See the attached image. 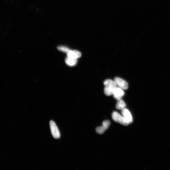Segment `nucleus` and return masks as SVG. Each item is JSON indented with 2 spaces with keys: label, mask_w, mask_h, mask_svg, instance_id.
Masks as SVG:
<instances>
[{
  "label": "nucleus",
  "mask_w": 170,
  "mask_h": 170,
  "mask_svg": "<svg viewBox=\"0 0 170 170\" xmlns=\"http://www.w3.org/2000/svg\"><path fill=\"white\" fill-rule=\"evenodd\" d=\"M114 81L117 85L123 90H127L128 88V83L125 80L117 77L115 79Z\"/></svg>",
  "instance_id": "5"
},
{
  "label": "nucleus",
  "mask_w": 170,
  "mask_h": 170,
  "mask_svg": "<svg viewBox=\"0 0 170 170\" xmlns=\"http://www.w3.org/2000/svg\"><path fill=\"white\" fill-rule=\"evenodd\" d=\"M77 59L67 57L65 60V62L67 65L70 66H75L77 63Z\"/></svg>",
  "instance_id": "10"
},
{
  "label": "nucleus",
  "mask_w": 170,
  "mask_h": 170,
  "mask_svg": "<svg viewBox=\"0 0 170 170\" xmlns=\"http://www.w3.org/2000/svg\"><path fill=\"white\" fill-rule=\"evenodd\" d=\"M58 49L60 51L66 53H68L71 50L68 47L63 46H59Z\"/></svg>",
  "instance_id": "11"
},
{
  "label": "nucleus",
  "mask_w": 170,
  "mask_h": 170,
  "mask_svg": "<svg viewBox=\"0 0 170 170\" xmlns=\"http://www.w3.org/2000/svg\"><path fill=\"white\" fill-rule=\"evenodd\" d=\"M112 119L114 121L118 123L124 125L128 126L129 123L123 116L120 115L117 112H114L112 113Z\"/></svg>",
  "instance_id": "2"
},
{
  "label": "nucleus",
  "mask_w": 170,
  "mask_h": 170,
  "mask_svg": "<svg viewBox=\"0 0 170 170\" xmlns=\"http://www.w3.org/2000/svg\"><path fill=\"white\" fill-rule=\"evenodd\" d=\"M81 53L76 50H70L67 53L68 57L73 59H77L80 57Z\"/></svg>",
  "instance_id": "8"
},
{
  "label": "nucleus",
  "mask_w": 170,
  "mask_h": 170,
  "mask_svg": "<svg viewBox=\"0 0 170 170\" xmlns=\"http://www.w3.org/2000/svg\"><path fill=\"white\" fill-rule=\"evenodd\" d=\"M121 113L123 116L129 124L133 122V118L132 114L128 109L125 108L122 110Z\"/></svg>",
  "instance_id": "6"
},
{
  "label": "nucleus",
  "mask_w": 170,
  "mask_h": 170,
  "mask_svg": "<svg viewBox=\"0 0 170 170\" xmlns=\"http://www.w3.org/2000/svg\"><path fill=\"white\" fill-rule=\"evenodd\" d=\"M104 84L105 86L104 90L105 94L108 96L113 95V92L117 87L115 81L107 80L104 81Z\"/></svg>",
  "instance_id": "1"
},
{
  "label": "nucleus",
  "mask_w": 170,
  "mask_h": 170,
  "mask_svg": "<svg viewBox=\"0 0 170 170\" xmlns=\"http://www.w3.org/2000/svg\"><path fill=\"white\" fill-rule=\"evenodd\" d=\"M111 122L109 120H106L104 121L101 126L98 127L96 129L97 133L99 134L104 133L110 126Z\"/></svg>",
  "instance_id": "4"
},
{
  "label": "nucleus",
  "mask_w": 170,
  "mask_h": 170,
  "mask_svg": "<svg viewBox=\"0 0 170 170\" xmlns=\"http://www.w3.org/2000/svg\"><path fill=\"white\" fill-rule=\"evenodd\" d=\"M126 107V104L122 98L117 100V103L116 106V107L117 109L122 110L125 108Z\"/></svg>",
  "instance_id": "9"
},
{
  "label": "nucleus",
  "mask_w": 170,
  "mask_h": 170,
  "mask_svg": "<svg viewBox=\"0 0 170 170\" xmlns=\"http://www.w3.org/2000/svg\"><path fill=\"white\" fill-rule=\"evenodd\" d=\"M113 95L114 98L117 100L121 99L124 95L125 93L121 88L117 87L113 92Z\"/></svg>",
  "instance_id": "7"
},
{
  "label": "nucleus",
  "mask_w": 170,
  "mask_h": 170,
  "mask_svg": "<svg viewBox=\"0 0 170 170\" xmlns=\"http://www.w3.org/2000/svg\"><path fill=\"white\" fill-rule=\"evenodd\" d=\"M49 125H50L51 132L53 136L55 139H59L61 136V134L55 123L51 120L49 123Z\"/></svg>",
  "instance_id": "3"
}]
</instances>
